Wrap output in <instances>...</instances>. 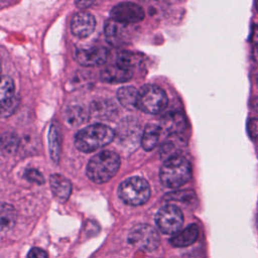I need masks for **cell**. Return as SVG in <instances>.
Listing matches in <instances>:
<instances>
[{"mask_svg":"<svg viewBox=\"0 0 258 258\" xmlns=\"http://www.w3.org/2000/svg\"><path fill=\"white\" fill-rule=\"evenodd\" d=\"M119 155L111 150H104L95 154L87 165V175L95 183L109 181L119 170Z\"/></svg>","mask_w":258,"mask_h":258,"instance_id":"1","label":"cell"},{"mask_svg":"<svg viewBox=\"0 0 258 258\" xmlns=\"http://www.w3.org/2000/svg\"><path fill=\"white\" fill-rule=\"evenodd\" d=\"M115 138V131L105 124H93L80 130L75 136L76 147L83 152L100 149Z\"/></svg>","mask_w":258,"mask_h":258,"instance_id":"2","label":"cell"},{"mask_svg":"<svg viewBox=\"0 0 258 258\" xmlns=\"http://www.w3.org/2000/svg\"><path fill=\"white\" fill-rule=\"evenodd\" d=\"M190 177L191 165L182 155H176L166 159L159 170L161 183L169 188H177L183 185Z\"/></svg>","mask_w":258,"mask_h":258,"instance_id":"3","label":"cell"},{"mask_svg":"<svg viewBox=\"0 0 258 258\" xmlns=\"http://www.w3.org/2000/svg\"><path fill=\"white\" fill-rule=\"evenodd\" d=\"M118 196L127 205L140 206L148 201L150 186L144 178L132 176L119 184Z\"/></svg>","mask_w":258,"mask_h":258,"instance_id":"4","label":"cell"},{"mask_svg":"<svg viewBox=\"0 0 258 258\" xmlns=\"http://www.w3.org/2000/svg\"><path fill=\"white\" fill-rule=\"evenodd\" d=\"M167 103L165 92L156 85L148 84L138 91L136 108L148 114H158L166 108Z\"/></svg>","mask_w":258,"mask_h":258,"instance_id":"5","label":"cell"},{"mask_svg":"<svg viewBox=\"0 0 258 258\" xmlns=\"http://www.w3.org/2000/svg\"><path fill=\"white\" fill-rule=\"evenodd\" d=\"M128 242L144 251L155 250L160 243L157 231L147 224H139L131 229L128 235Z\"/></svg>","mask_w":258,"mask_h":258,"instance_id":"6","label":"cell"},{"mask_svg":"<svg viewBox=\"0 0 258 258\" xmlns=\"http://www.w3.org/2000/svg\"><path fill=\"white\" fill-rule=\"evenodd\" d=\"M155 223L163 234L178 233L183 224L182 212L174 205H165L156 213Z\"/></svg>","mask_w":258,"mask_h":258,"instance_id":"7","label":"cell"},{"mask_svg":"<svg viewBox=\"0 0 258 258\" xmlns=\"http://www.w3.org/2000/svg\"><path fill=\"white\" fill-rule=\"evenodd\" d=\"M115 137L123 146H133L141 141L142 134L140 132V124L137 119L133 117L124 118L119 125L117 126V130L115 131Z\"/></svg>","mask_w":258,"mask_h":258,"instance_id":"8","label":"cell"},{"mask_svg":"<svg viewBox=\"0 0 258 258\" xmlns=\"http://www.w3.org/2000/svg\"><path fill=\"white\" fill-rule=\"evenodd\" d=\"M110 14L112 19L123 24L139 22L145 16L143 8L133 2L118 3L112 8Z\"/></svg>","mask_w":258,"mask_h":258,"instance_id":"9","label":"cell"},{"mask_svg":"<svg viewBox=\"0 0 258 258\" xmlns=\"http://www.w3.org/2000/svg\"><path fill=\"white\" fill-rule=\"evenodd\" d=\"M0 101H1V116L8 117L16 110L19 99L15 94V86L13 80L10 77L4 76L1 82L0 89Z\"/></svg>","mask_w":258,"mask_h":258,"instance_id":"10","label":"cell"},{"mask_svg":"<svg viewBox=\"0 0 258 258\" xmlns=\"http://www.w3.org/2000/svg\"><path fill=\"white\" fill-rule=\"evenodd\" d=\"M108 50L103 46L78 47L75 50V59L82 66H101L107 60Z\"/></svg>","mask_w":258,"mask_h":258,"instance_id":"11","label":"cell"},{"mask_svg":"<svg viewBox=\"0 0 258 258\" xmlns=\"http://www.w3.org/2000/svg\"><path fill=\"white\" fill-rule=\"evenodd\" d=\"M96 26V19L90 12H77L71 21L72 33L80 38H84L92 34Z\"/></svg>","mask_w":258,"mask_h":258,"instance_id":"12","label":"cell"},{"mask_svg":"<svg viewBox=\"0 0 258 258\" xmlns=\"http://www.w3.org/2000/svg\"><path fill=\"white\" fill-rule=\"evenodd\" d=\"M160 126L168 135L183 134L186 127L184 116L178 111H170L164 114L160 120Z\"/></svg>","mask_w":258,"mask_h":258,"instance_id":"13","label":"cell"},{"mask_svg":"<svg viewBox=\"0 0 258 258\" xmlns=\"http://www.w3.org/2000/svg\"><path fill=\"white\" fill-rule=\"evenodd\" d=\"M104 32L107 41L113 46H120L126 42V24L110 18L105 23Z\"/></svg>","mask_w":258,"mask_h":258,"instance_id":"14","label":"cell"},{"mask_svg":"<svg viewBox=\"0 0 258 258\" xmlns=\"http://www.w3.org/2000/svg\"><path fill=\"white\" fill-rule=\"evenodd\" d=\"M49 184L55 200L60 203L68 201L72 192V184L67 177L58 173H53L49 177Z\"/></svg>","mask_w":258,"mask_h":258,"instance_id":"15","label":"cell"},{"mask_svg":"<svg viewBox=\"0 0 258 258\" xmlns=\"http://www.w3.org/2000/svg\"><path fill=\"white\" fill-rule=\"evenodd\" d=\"M132 77H133L132 70L122 68L118 64L107 67L101 72V79L104 82L110 83V84L125 83L129 81Z\"/></svg>","mask_w":258,"mask_h":258,"instance_id":"16","label":"cell"},{"mask_svg":"<svg viewBox=\"0 0 258 258\" xmlns=\"http://www.w3.org/2000/svg\"><path fill=\"white\" fill-rule=\"evenodd\" d=\"M186 144L183 134H171L166 137L160 148V154L163 158L168 159L172 156L180 155L178 152Z\"/></svg>","mask_w":258,"mask_h":258,"instance_id":"17","label":"cell"},{"mask_svg":"<svg viewBox=\"0 0 258 258\" xmlns=\"http://www.w3.org/2000/svg\"><path fill=\"white\" fill-rule=\"evenodd\" d=\"M199 236V228L196 224L188 225L182 231L176 233L171 239L170 244L174 247H186L196 242Z\"/></svg>","mask_w":258,"mask_h":258,"instance_id":"18","label":"cell"},{"mask_svg":"<svg viewBox=\"0 0 258 258\" xmlns=\"http://www.w3.org/2000/svg\"><path fill=\"white\" fill-rule=\"evenodd\" d=\"M162 133V128L160 125L149 123L145 126L142 137H141V145L146 151L152 150L159 142L160 136Z\"/></svg>","mask_w":258,"mask_h":258,"instance_id":"19","label":"cell"},{"mask_svg":"<svg viewBox=\"0 0 258 258\" xmlns=\"http://www.w3.org/2000/svg\"><path fill=\"white\" fill-rule=\"evenodd\" d=\"M63 118L66 123L70 127H77L87 120L88 113L82 106L74 105L66 109L63 113Z\"/></svg>","mask_w":258,"mask_h":258,"instance_id":"20","label":"cell"},{"mask_svg":"<svg viewBox=\"0 0 258 258\" xmlns=\"http://www.w3.org/2000/svg\"><path fill=\"white\" fill-rule=\"evenodd\" d=\"M91 113L95 118L109 119L117 113V109L114 102L109 100H100L92 104Z\"/></svg>","mask_w":258,"mask_h":258,"instance_id":"21","label":"cell"},{"mask_svg":"<svg viewBox=\"0 0 258 258\" xmlns=\"http://www.w3.org/2000/svg\"><path fill=\"white\" fill-rule=\"evenodd\" d=\"M138 91L132 86H125L118 90L117 98L121 105L127 109L136 108Z\"/></svg>","mask_w":258,"mask_h":258,"instance_id":"22","label":"cell"},{"mask_svg":"<svg viewBox=\"0 0 258 258\" xmlns=\"http://www.w3.org/2000/svg\"><path fill=\"white\" fill-rule=\"evenodd\" d=\"M0 216H1V230L2 232L8 231L16 223L17 219V214L15 209L6 203L1 204V209H0Z\"/></svg>","mask_w":258,"mask_h":258,"instance_id":"23","label":"cell"},{"mask_svg":"<svg viewBox=\"0 0 258 258\" xmlns=\"http://www.w3.org/2000/svg\"><path fill=\"white\" fill-rule=\"evenodd\" d=\"M48 143H49V152L52 160L54 162L58 161L59 152H60V134L58 127L52 124L49 129L48 134Z\"/></svg>","mask_w":258,"mask_h":258,"instance_id":"24","label":"cell"},{"mask_svg":"<svg viewBox=\"0 0 258 258\" xmlns=\"http://www.w3.org/2000/svg\"><path fill=\"white\" fill-rule=\"evenodd\" d=\"M141 59H142V57L139 56L137 53L123 50L118 53L117 64L122 68L129 69V70L133 71V68L138 66V63L141 61Z\"/></svg>","mask_w":258,"mask_h":258,"instance_id":"25","label":"cell"},{"mask_svg":"<svg viewBox=\"0 0 258 258\" xmlns=\"http://www.w3.org/2000/svg\"><path fill=\"white\" fill-rule=\"evenodd\" d=\"M20 140L17 136V134L13 132H5L2 134L1 137V149L3 152L7 154L14 153L18 146H19Z\"/></svg>","mask_w":258,"mask_h":258,"instance_id":"26","label":"cell"},{"mask_svg":"<svg viewBox=\"0 0 258 258\" xmlns=\"http://www.w3.org/2000/svg\"><path fill=\"white\" fill-rule=\"evenodd\" d=\"M196 197L195 192L191 190H180V191H174L166 195L164 197V200L168 201H180L183 202H190Z\"/></svg>","mask_w":258,"mask_h":258,"instance_id":"27","label":"cell"},{"mask_svg":"<svg viewBox=\"0 0 258 258\" xmlns=\"http://www.w3.org/2000/svg\"><path fill=\"white\" fill-rule=\"evenodd\" d=\"M24 177L27 180H29L31 182H34V183H37V184H43L44 183V177H43L42 173L40 171H38L37 169H34V168L27 169L24 172Z\"/></svg>","mask_w":258,"mask_h":258,"instance_id":"28","label":"cell"},{"mask_svg":"<svg viewBox=\"0 0 258 258\" xmlns=\"http://www.w3.org/2000/svg\"><path fill=\"white\" fill-rule=\"evenodd\" d=\"M248 133L252 138L258 137V118H252L247 124Z\"/></svg>","mask_w":258,"mask_h":258,"instance_id":"29","label":"cell"},{"mask_svg":"<svg viewBox=\"0 0 258 258\" xmlns=\"http://www.w3.org/2000/svg\"><path fill=\"white\" fill-rule=\"evenodd\" d=\"M26 258H47V254L44 250L34 247L29 250Z\"/></svg>","mask_w":258,"mask_h":258,"instance_id":"30","label":"cell"},{"mask_svg":"<svg viewBox=\"0 0 258 258\" xmlns=\"http://www.w3.org/2000/svg\"><path fill=\"white\" fill-rule=\"evenodd\" d=\"M94 2L92 1H76L75 4L79 7V8H87L89 6H91Z\"/></svg>","mask_w":258,"mask_h":258,"instance_id":"31","label":"cell"},{"mask_svg":"<svg viewBox=\"0 0 258 258\" xmlns=\"http://www.w3.org/2000/svg\"><path fill=\"white\" fill-rule=\"evenodd\" d=\"M252 56H253V59L258 63V44H256V45L253 46V49H252Z\"/></svg>","mask_w":258,"mask_h":258,"instance_id":"32","label":"cell"},{"mask_svg":"<svg viewBox=\"0 0 258 258\" xmlns=\"http://www.w3.org/2000/svg\"><path fill=\"white\" fill-rule=\"evenodd\" d=\"M252 108H253L256 112H258V97L255 98V99L252 101Z\"/></svg>","mask_w":258,"mask_h":258,"instance_id":"33","label":"cell"},{"mask_svg":"<svg viewBox=\"0 0 258 258\" xmlns=\"http://www.w3.org/2000/svg\"><path fill=\"white\" fill-rule=\"evenodd\" d=\"M256 9H257V11H258V1L256 2Z\"/></svg>","mask_w":258,"mask_h":258,"instance_id":"34","label":"cell"},{"mask_svg":"<svg viewBox=\"0 0 258 258\" xmlns=\"http://www.w3.org/2000/svg\"><path fill=\"white\" fill-rule=\"evenodd\" d=\"M256 82H257V85H258V75H257V77H256Z\"/></svg>","mask_w":258,"mask_h":258,"instance_id":"35","label":"cell"}]
</instances>
